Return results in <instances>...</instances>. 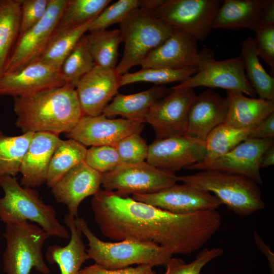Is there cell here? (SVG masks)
I'll return each mask as SVG.
<instances>
[{"instance_id":"cell-1","label":"cell","mask_w":274,"mask_h":274,"mask_svg":"<svg viewBox=\"0 0 274 274\" xmlns=\"http://www.w3.org/2000/svg\"><path fill=\"white\" fill-rule=\"evenodd\" d=\"M94 220L102 234L113 241L154 244L172 254L192 253L220 228L216 210L180 215L100 189L91 201Z\"/></svg>"},{"instance_id":"cell-2","label":"cell","mask_w":274,"mask_h":274,"mask_svg":"<svg viewBox=\"0 0 274 274\" xmlns=\"http://www.w3.org/2000/svg\"><path fill=\"white\" fill-rule=\"evenodd\" d=\"M16 125L24 133H68L83 114L76 88L70 84L14 98Z\"/></svg>"},{"instance_id":"cell-3","label":"cell","mask_w":274,"mask_h":274,"mask_svg":"<svg viewBox=\"0 0 274 274\" xmlns=\"http://www.w3.org/2000/svg\"><path fill=\"white\" fill-rule=\"evenodd\" d=\"M4 192L0 198V220L5 224L28 221L38 224L49 235L69 239L66 228L58 221L56 210L46 204L32 188L22 186L15 177L0 178Z\"/></svg>"},{"instance_id":"cell-4","label":"cell","mask_w":274,"mask_h":274,"mask_svg":"<svg viewBox=\"0 0 274 274\" xmlns=\"http://www.w3.org/2000/svg\"><path fill=\"white\" fill-rule=\"evenodd\" d=\"M178 181L211 193L240 216H250L265 207L258 184L242 176L209 169L178 176Z\"/></svg>"},{"instance_id":"cell-5","label":"cell","mask_w":274,"mask_h":274,"mask_svg":"<svg viewBox=\"0 0 274 274\" xmlns=\"http://www.w3.org/2000/svg\"><path fill=\"white\" fill-rule=\"evenodd\" d=\"M75 224L88 242L87 253L95 263L110 269L129 267L132 264L152 267L165 265L172 257L166 248L154 244L124 240L115 243L100 240L92 231L86 221L75 218Z\"/></svg>"},{"instance_id":"cell-6","label":"cell","mask_w":274,"mask_h":274,"mask_svg":"<svg viewBox=\"0 0 274 274\" xmlns=\"http://www.w3.org/2000/svg\"><path fill=\"white\" fill-rule=\"evenodd\" d=\"M3 253L6 274H30L32 268L49 274L42 253L46 241L50 236L39 225L28 221L6 224Z\"/></svg>"},{"instance_id":"cell-7","label":"cell","mask_w":274,"mask_h":274,"mask_svg":"<svg viewBox=\"0 0 274 274\" xmlns=\"http://www.w3.org/2000/svg\"><path fill=\"white\" fill-rule=\"evenodd\" d=\"M120 24L123 55L115 70L120 76L128 73L154 49L163 43L173 28L151 14L139 9Z\"/></svg>"},{"instance_id":"cell-8","label":"cell","mask_w":274,"mask_h":274,"mask_svg":"<svg viewBox=\"0 0 274 274\" xmlns=\"http://www.w3.org/2000/svg\"><path fill=\"white\" fill-rule=\"evenodd\" d=\"M178 181V176L175 172L159 169L146 161L122 163L101 177V185L105 190L114 191L122 196L157 192Z\"/></svg>"},{"instance_id":"cell-9","label":"cell","mask_w":274,"mask_h":274,"mask_svg":"<svg viewBox=\"0 0 274 274\" xmlns=\"http://www.w3.org/2000/svg\"><path fill=\"white\" fill-rule=\"evenodd\" d=\"M219 0H164L152 15L173 29L182 30L196 41H203L210 34Z\"/></svg>"},{"instance_id":"cell-10","label":"cell","mask_w":274,"mask_h":274,"mask_svg":"<svg viewBox=\"0 0 274 274\" xmlns=\"http://www.w3.org/2000/svg\"><path fill=\"white\" fill-rule=\"evenodd\" d=\"M197 72L175 88H193L204 86L237 91L254 98L256 94L248 82L240 56L218 61L212 50L199 51Z\"/></svg>"},{"instance_id":"cell-11","label":"cell","mask_w":274,"mask_h":274,"mask_svg":"<svg viewBox=\"0 0 274 274\" xmlns=\"http://www.w3.org/2000/svg\"><path fill=\"white\" fill-rule=\"evenodd\" d=\"M67 0H49L47 11L36 24L20 34L5 73L20 69L37 61L50 42Z\"/></svg>"},{"instance_id":"cell-12","label":"cell","mask_w":274,"mask_h":274,"mask_svg":"<svg viewBox=\"0 0 274 274\" xmlns=\"http://www.w3.org/2000/svg\"><path fill=\"white\" fill-rule=\"evenodd\" d=\"M193 88H172L150 108L145 122L153 128L156 140L184 135L190 106L196 96Z\"/></svg>"},{"instance_id":"cell-13","label":"cell","mask_w":274,"mask_h":274,"mask_svg":"<svg viewBox=\"0 0 274 274\" xmlns=\"http://www.w3.org/2000/svg\"><path fill=\"white\" fill-rule=\"evenodd\" d=\"M132 198L180 215L216 210L222 204L211 193L185 184H175L153 193L133 194Z\"/></svg>"},{"instance_id":"cell-14","label":"cell","mask_w":274,"mask_h":274,"mask_svg":"<svg viewBox=\"0 0 274 274\" xmlns=\"http://www.w3.org/2000/svg\"><path fill=\"white\" fill-rule=\"evenodd\" d=\"M144 123L124 118L109 119L102 114L95 116L83 115L66 135L85 147L114 146L130 134L140 133Z\"/></svg>"},{"instance_id":"cell-15","label":"cell","mask_w":274,"mask_h":274,"mask_svg":"<svg viewBox=\"0 0 274 274\" xmlns=\"http://www.w3.org/2000/svg\"><path fill=\"white\" fill-rule=\"evenodd\" d=\"M206 153L205 141L184 135L155 140L148 146L146 161L175 173L201 161Z\"/></svg>"},{"instance_id":"cell-16","label":"cell","mask_w":274,"mask_h":274,"mask_svg":"<svg viewBox=\"0 0 274 274\" xmlns=\"http://www.w3.org/2000/svg\"><path fill=\"white\" fill-rule=\"evenodd\" d=\"M120 76L115 68L95 65L80 79L75 88L83 115L102 114L109 102L118 93Z\"/></svg>"},{"instance_id":"cell-17","label":"cell","mask_w":274,"mask_h":274,"mask_svg":"<svg viewBox=\"0 0 274 274\" xmlns=\"http://www.w3.org/2000/svg\"><path fill=\"white\" fill-rule=\"evenodd\" d=\"M65 83L60 68L37 60L0 78V95L20 97Z\"/></svg>"},{"instance_id":"cell-18","label":"cell","mask_w":274,"mask_h":274,"mask_svg":"<svg viewBox=\"0 0 274 274\" xmlns=\"http://www.w3.org/2000/svg\"><path fill=\"white\" fill-rule=\"evenodd\" d=\"M199 57L197 41L182 30L173 29L168 38L152 51L140 65L142 68H197Z\"/></svg>"},{"instance_id":"cell-19","label":"cell","mask_w":274,"mask_h":274,"mask_svg":"<svg viewBox=\"0 0 274 274\" xmlns=\"http://www.w3.org/2000/svg\"><path fill=\"white\" fill-rule=\"evenodd\" d=\"M101 174L82 162L68 170L51 187L58 203L64 204L68 214L78 217V208L87 197L100 189Z\"/></svg>"},{"instance_id":"cell-20","label":"cell","mask_w":274,"mask_h":274,"mask_svg":"<svg viewBox=\"0 0 274 274\" xmlns=\"http://www.w3.org/2000/svg\"><path fill=\"white\" fill-rule=\"evenodd\" d=\"M273 142V139H247L215 160L206 170L236 174L262 184L260 172L261 156Z\"/></svg>"},{"instance_id":"cell-21","label":"cell","mask_w":274,"mask_h":274,"mask_svg":"<svg viewBox=\"0 0 274 274\" xmlns=\"http://www.w3.org/2000/svg\"><path fill=\"white\" fill-rule=\"evenodd\" d=\"M228 109L226 97L211 89L196 95L190 108L185 135L205 141L215 127L223 123Z\"/></svg>"},{"instance_id":"cell-22","label":"cell","mask_w":274,"mask_h":274,"mask_svg":"<svg viewBox=\"0 0 274 274\" xmlns=\"http://www.w3.org/2000/svg\"><path fill=\"white\" fill-rule=\"evenodd\" d=\"M59 135L46 132L34 133L20 169L22 186L35 188L46 182L50 161L60 140Z\"/></svg>"},{"instance_id":"cell-23","label":"cell","mask_w":274,"mask_h":274,"mask_svg":"<svg viewBox=\"0 0 274 274\" xmlns=\"http://www.w3.org/2000/svg\"><path fill=\"white\" fill-rule=\"evenodd\" d=\"M228 109L223 124L243 129L254 128L274 112V101L246 97L241 92L227 90Z\"/></svg>"},{"instance_id":"cell-24","label":"cell","mask_w":274,"mask_h":274,"mask_svg":"<svg viewBox=\"0 0 274 274\" xmlns=\"http://www.w3.org/2000/svg\"><path fill=\"white\" fill-rule=\"evenodd\" d=\"M263 0H225L215 17L213 28H247L255 32L261 27Z\"/></svg>"},{"instance_id":"cell-25","label":"cell","mask_w":274,"mask_h":274,"mask_svg":"<svg viewBox=\"0 0 274 274\" xmlns=\"http://www.w3.org/2000/svg\"><path fill=\"white\" fill-rule=\"evenodd\" d=\"M64 223L71 232L70 242L65 246H48L45 257L48 263L58 266L60 274H78L82 264L89 259L82 239V233L75 224V218L67 214Z\"/></svg>"},{"instance_id":"cell-26","label":"cell","mask_w":274,"mask_h":274,"mask_svg":"<svg viewBox=\"0 0 274 274\" xmlns=\"http://www.w3.org/2000/svg\"><path fill=\"white\" fill-rule=\"evenodd\" d=\"M167 90L154 86L147 90L131 94L117 93L112 101L104 109L102 114L108 117L120 115L124 119L145 122L151 106L164 97Z\"/></svg>"},{"instance_id":"cell-27","label":"cell","mask_w":274,"mask_h":274,"mask_svg":"<svg viewBox=\"0 0 274 274\" xmlns=\"http://www.w3.org/2000/svg\"><path fill=\"white\" fill-rule=\"evenodd\" d=\"M253 129H238L223 123L218 125L209 134L205 140L206 153L203 159L186 169L206 170L215 160L247 139Z\"/></svg>"},{"instance_id":"cell-28","label":"cell","mask_w":274,"mask_h":274,"mask_svg":"<svg viewBox=\"0 0 274 274\" xmlns=\"http://www.w3.org/2000/svg\"><path fill=\"white\" fill-rule=\"evenodd\" d=\"M248 82L259 98L274 101V78L260 62L254 38L248 37L242 43L240 55Z\"/></svg>"},{"instance_id":"cell-29","label":"cell","mask_w":274,"mask_h":274,"mask_svg":"<svg viewBox=\"0 0 274 274\" xmlns=\"http://www.w3.org/2000/svg\"><path fill=\"white\" fill-rule=\"evenodd\" d=\"M20 14L19 0H0V78L20 34Z\"/></svg>"},{"instance_id":"cell-30","label":"cell","mask_w":274,"mask_h":274,"mask_svg":"<svg viewBox=\"0 0 274 274\" xmlns=\"http://www.w3.org/2000/svg\"><path fill=\"white\" fill-rule=\"evenodd\" d=\"M87 149L78 142L69 139L60 140L49 165L46 184L51 188L68 170L84 162Z\"/></svg>"},{"instance_id":"cell-31","label":"cell","mask_w":274,"mask_h":274,"mask_svg":"<svg viewBox=\"0 0 274 274\" xmlns=\"http://www.w3.org/2000/svg\"><path fill=\"white\" fill-rule=\"evenodd\" d=\"M85 42L95 65L115 68L122 43L119 29L90 31L84 35Z\"/></svg>"},{"instance_id":"cell-32","label":"cell","mask_w":274,"mask_h":274,"mask_svg":"<svg viewBox=\"0 0 274 274\" xmlns=\"http://www.w3.org/2000/svg\"><path fill=\"white\" fill-rule=\"evenodd\" d=\"M93 20L53 36L45 51L38 60L60 68L80 39L89 30Z\"/></svg>"},{"instance_id":"cell-33","label":"cell","mask_w":274,"mask_h":274,"mask_svg":"<svg viewBox=\"0 0 274 274\" xmlns=\"http://www.w3.org/2000/svg\"><path fill=\"white\" fill-rule=\"evenodd\" d=\"M33 134L28 132L17 136H8L0 131V178L15 177L20 172Z\"/></svg>"},{"instance_id":"cell-34","label":"cell","mask_w":274,"mask_h":274,"mask_svg":"<svg viewBox=\"0 0 274 274\" xmlns=\"http://www.w3.org/2000/svg\"><path fill=\"white\" fill-rule=\"evenodd\" d=\"M111 2L110 0H67L53 36L94 19Z\"/></svg>"},{"instance_id":"cell-35","label":"cell","mask_w":274,"mask_h":274,"mask_svg":"<svg viewBox=\"0 0 274 274\" xmlns=\"http://www.w3.org/2000/svg\"><path fill=\"white\" fill-rule=\"evenodd\" d=\"M95 65L84 35L62 63L60 72L65 84L76 87L80 79Z\"/></svg>"},{"instance_id":"cell-36","label":"cell","mask_w":274,"mask_h":274,"mask_svg":"<svg viewBox=\"0 0 274 274\" xmlns=\"http://www.w3.org/2000/svg\"><path fill=\"white\" fill-rule=\"evenodd\" d=\"M197 68L170 70L163 68H142L134 73H127L120 76L121 87L139 82L156 84H167L175 82H183L197 72Z\"/></svg>"},{"instance_id":"cell-37","label":"cell","mask_w":274,"mask_h":274,"mask_svg":"<svg viewBox=\"0 0 274 274\" xmlns=\"http://www.w3.org/2000/svg\"><path fill=\"white\" fill-rule=\"evenodd\" d=\"M140 8L139 0H119L106 7L91 22L89 31L106 29L120 23Z\"/></svg>"},{"instance_id":"cell-38","label":"cell","mask_w":274,"mask_h":274,"mask_svg":"<svg viewBox=\"0 0 274 274\" xmlns=\"http://www.w3.org/2000/svg\"><path fill=\"white\" fill-rule=\"evenodd\" d=\"M223 252L220 247L205 248L192 261L188 263L181 259L172 257L165 265L166 269L163 274H200L207 263L220 256Z\"/></svg>"},{"instance_id":"cell-39","label":"cell","mask_w":274,"mask_h":274,"mask_svg":"<svg viewBox=\"0 0 274 274\" xmlns=\"http://www.w3.org/2000/svg\"><path fill=\"white\" fill-rule=\"evenodd\" d=\"M114 147L122 163L133 164L146 160L148 145L140 133L130 134L120 140Z\"/></svg>"},{"instance_id":"cell-40","label":"cell","mask_w":274,"mask_h":274,"mask_svg":"<svg viewBox=\"0 0 274 274\" xmlns=\"http://www.w3.org/2000/svg\"><path fill=\"white\" fill-rule=\"evenodd\" d=\"M84 162L101 174L110 172L122 164L114 146H92L87 149Z\"/></svg>"},{"instance_id":"cell-41","label":"cell","mask_w":274,"mask_h":274,"mask_svg":"<svg viewBox=\"0 0 274 274\" xmlns=\"http://www.w3.org/2000/svg\"><path fill=\"white\" fill-rule=\"evenodd\" d=\"M254 38L258 57L274 71V23L260 27Z\"/></svg>"},{"instance_id":"cell-42","label":"cell","mask_w":274,"mask_h":274,"mask_svg":"<svg viewBox=\"0 0 274 274\" xmlns=\"http://www.w3.org/2000/svg\"><path fill=\"white\" fill-rule=\"evenodd\" d=\"M49 0H19L21 34L36 24L45 14ZM19 34V35H20Z\"/></svg>"},{"instance_id":"cell-43","label":"cell","mask_w":274,"mask_h":274,"mask_svg":"<svg viewBox=\"0 0 274 274\" xmlns=\"http://www.w3.org/2000/svg\"><path fill=\"white\" fill-rule=\"evenodd\" d=\"M78 274H156L153 267L149 265L140 264L137 266L110 269L95 263L81 269Z\"/></svg>"},{"instance_id":"cell-44","label":"cell","mask_w":274,"mask_h":274,"mask_svg":"<svg viewBox=\"0 0 274 274\" xmlns=\"http://www.w3.org/2000/svg\"><path fill=\"white\" fill-rule=\"evenodd\" d=\"M274 112L269 115L251 131L248 139H273Z\"/></svg>"},{"instance_id":"cell-45","label":"cell","mask_w":274,"mask_h":274,"mask_svg":"<svg viewBox=\"0 0 274 274\" xmlns=\"http://www.w3.org/2000/svg\"><path fill=\"white\" fill-rule=\"evenodd\" d=\"M274 23V1L263 0L261 15V26Z\"/></svg>"},{"instance_id":"cell-46","label":"cell","mask_w":274,"mask_h":274,"mask_svg":"<svg viewBox=\"0 0 274 274\" xmlns=\"http://www.w3.org/2000/svg\"><path fill=\"white\" fill-rule=\"evenodd\" d=\"M253 237L257 248L265 255L268 261L271 274H274V254L256 232H254Z\"/></svg>"},{"instance_id":"cell-47","label":"cell","mask_w":274,"mask_h":274,"mask_svg":"<svg viewBox=\"0 0 274 274\" xmlns=\"http://www.w3.org/2000/svg\"><path fill=\"white\" fill-rule=\"evenodd\" d=\"M139 9L152 14L163 3L164 0H139Z\"/></svg>"},{"instance_id":"cell-48","label":"cell","mask_w":274,"mask_h":274,"mask_svg":"<svg viewBox=\"0 0 274 274\" xmlns=\"http://www.w3.org/2000/svg\"><path fill=\"white\" fill-rule=\"evenodd\" d=\"M274 164V145L270 147L262 154L260 167H267Z\"/></svg>"}]
</instances>
